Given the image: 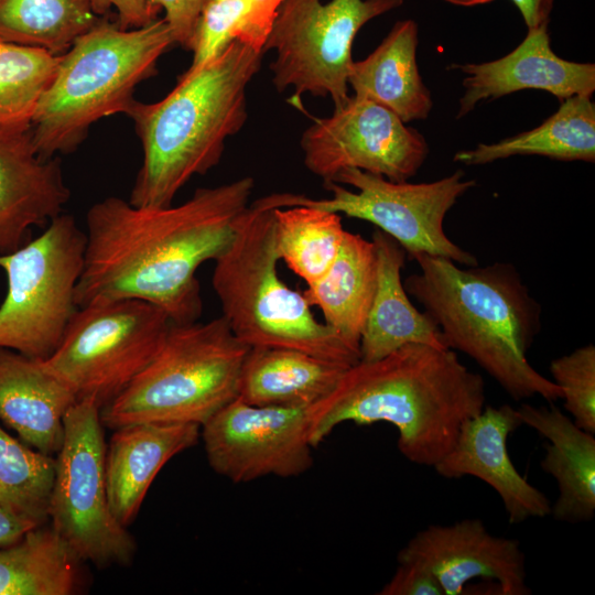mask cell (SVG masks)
Listing matches in <instances>:
<instances>
[{"instance_id": "cell-32", "label": "cell", "mask_w": 595, "mask_h": 595, "mask_svg": "<svg viewBox=\"0 0 595 595\" xmlns=\"http://www.w3.org/2000/svg\"><path fill=\"white\" fill-rule=\"evenodd\" d=\"M552 380L562 390L564 408L583 430L595 433V347H578L550 364Z\"/></svg>"}, {"instance_id": "cell-19", "label": "cell", "mask_w": 595, "mask_h": 595, "mask_svg": "<svg viewBox=\"0 0 595 595\" xmlns=\"http://www.w3.org/2000/svg\"><path fill=\"white\" fill-rule=\"evenodd\" d=\"M201 426L193 423H131L115 429L106 450V482L110 510L125 527L140 506L161 468L194 446Z\"/></svg>"}, {"instance_id": "cell-17", "label": "cell", "mask_w": 595, "mask_h": 595, "mask_svg": "<svg viewBox=\"0 0 595 595\" xmlns=\"http://www.w3.org/2000/svg\"><path fill=\"white\" fill-rule=\"evenodd\" d=\"M451 68L465 74L457 119L480 101L523 89L544 90L560 101L575 95L592 97L595 90V65L558 56L551 47L548 28L528 30L523 41L498 60Z\"/></svg>"}, {"instance_id": "cell-29", "label": "cell", "mask_w": 595, "mask_h": 595, "mask_svg": "<svg viewBox=\"0 0 595 595\" xmlns=\"http://www.w3.org/2000/svg\"><path fill=\"white\" fill-rule=\"evenodd\" d=\"M100 19L93 0H0V39L58 56Z\"/></svg>"}, {"instance_id": "cell-20", "label": "cell", "mask_w": 595, "mask_h": 595, "mask_svg": "<svg viewBox=\"0 0 595 595\" xmlns=\"http://www.w3.org/2000/svg\"><path fill=\"white\" fill-rule=\"evenodd\" d=\"M77 401L42 360L0 347V420L33 448L55 455L64 436V416Z\"/></svg>"}, {"instance_id": "cell-37", "label": "cell", "mask_w": 595, "mask_h": 595, "mask_svg": "<svg viewBox=\"0 0 595 595\" xmlns=\"http://www.w3.org/2000/svg\"><path fill=\"white\" fill-rule=\"evenodd\" d=\"M98 15L113 8L117 12V23L122 29L143 26L158 19L160 10L151 7L145 0H93Z\"/></svg>"}, {"instance_id": "cell-16", "label": "cell", "mask_w": 595, "mask_h": 595, "mask_svg": "<svg viewBox=\"0 0 595 595\" xmlns=\"http://www.w3.org/2000/svg\"><path fill=\"white\" fill-rule=\"evenodd\" d=\"M521 425L516 408L485 405L463 423L452 450L434 466L444 478L474 476L488 484L500 497L510 523L544 518L552 505L517 470L508 454L507 440Z\"/></svg>"}, {"instance_id": "cell-22", "label": "cell", "mask_w": 595, "mask_h": 595, "mask_svg": "<svg viewBox=\"0 0 595 595\" xmlns=\"http://www.w3.org/2000/svg\"><path fill=\"white\" fill-rule=\"evenodd\" d=\"M371 240L377 255V285L359 342V360H377L408 344L447 348L435 322L408 296L401 279L407 257L403 248L379 229Z\"/></svg>"}, {"instance_id": "cell-26", "label": "cell", "mask_w": 595, "mask_h": 595, "mask_svg": "<svg viewBox=\"0 0 595 595\" xmlns=\"http://www.w3.org/2000/svg\"><path fill=\"white\" fill-rule=\"evenodd\" d=\"M516 155H541L560 161H595V104L591 96L575 95L532 130L497 143H479L458 151L454 161L482 165Z\"/></svg>"}, {"instance_id": "cell-35", "label": "cell", "mask_w": 595, "mask_h": 595, "mask_svg": "<svg viewBox=\"0 0 595 595\" xmlns=\"http://www.w3.org/2000/svg\"><path fill=\"white\" fill-rule=\"evenodd\" d=\"M284 0H249L248 10L242 18L235 40L263 53V47Z\"/></svg>"}, {"instance_id": "cell-4", "label": "cell", "mask_w": 595, "mask_h": 595, "mask_svg": "<svg viewBox=\"0 0 595 595\" xmlns=\"http://www.w3.org/2000/svg\"><path fill=\"white\" fill-rule=\"evenodd\" d=\"M262 55L234 40L206 64L187 68L163 99L132 101L126 115L143 152L128 199L132 205L170 206L194 175L219 163L227 138L247 121V87Z\"/></svg>"}, {"instance_id": "cell-5", "label": "cell", "mask_w": 595, "mask_h": 595, "mask_svg": "<svg viewBox=\"0 0 595 595\" xmlns=\"http://www.w3.org/2000/svg\"><path fill=\"white\" fill-rule=\"evenodd\" d=\"M173 44L164 19L122 29L101 18L60 55L32 120L37 153L44 159L72 153L95 122L126 115L136 87L158 74L160 57Z\"/></svg>"}, {"instance_id": "cell-33", "label": "cell", "mask_w": 595, "mask_h": 595, "mask_svg": "<svg viewBox=\"0 0 595 595\" xmlns=\"http://www.w3.org/2000/svg\"><path fill=\"white\" fill-rule=\"evenodd\" d=\"M249 7V0H207L198 19L193 39L195 69L220 54L234 40Z\"/></svg>"}, {"instance_id": "cell-23", "label": "cell", "mask_w": 595, "mask_h": 595, "mask_svg": "<svg viewBox=\"0 0 595 595\" xmlns=\"http://www.w3.org/2000/svg\"><path fill=\"white\" fill-rule=\"evenodd\" d=\"M418 35L414 20L396 22L366 58L353 62L348 74L354 96L383 106L404 123L426 119L433 107L418 68Z\"/></svg>"}, {"instance_id": "cell-8", "label": "cell", "mask_w": 595, "mask_h": 595, "mask_svg": "<svg viewBox=\"0 0 595 595\" xmlns=\"http://www.w3.org/2000/svg\"><path fill=\"white\" fill-rule=\"evenodd\" d=\"M86 234L60 214L36 238L0 256L8 290L0 305V347L45 360L58 347L78 309Z\"/></svg>"}, {"instance_id": "cell-31", "label": "cell", "mask_w": 595, "mask_h": 595, "mask_svg": "<svg viewBox=\"0 0 595 595\" xmlns=\"http://www.w3.org/2000/svg\"><path fill=\"white\" fill-rule=\"evenodd\" d=\"M54 475V456L29 447L0 426V502L44 524Z\"/></svg>"}, {"instance_id": "cell-11", "label": "cell", "mask_w": 595, "mask_h": 595, "mask_svg": "<svg viewBox=\"0 0 595 595\" xmlns=\"http://www.w3.org/2000/svg\"><path fill=\"white\" fill-rule=\"evenodd\" d=\"M100 408L77 400L64 416L48 504L52 528L82 560L98 567L131 562L136 543L112 515L107 494Z\"/></svg>"}, {"instance_id": "cell-39", "label": "cell", "mask_w": 595, "mask_h": 595, "mask_svg": "<svg viewBox=\"0 0 595 595\" xmlns=\"http://www.w3.org/2000/svg\"><path fill=\"white\" fill-rule=\"evenodd\" d=\"M519 10L528 30L548 28L555 0H510Z\"/></svg>"}, {"instance_id": "cell-30", "label": "cell", "mask_w": 595, "mask_h": 595, "mask_svg": "<svg viewBox=\"0 0 595 595\" xmlns=\"http://www.w3.org/2000/svg\"><path fill=\"white\" fill-rule=\"evenodd\" d=\"M60 55L0 39V137L31 131L43 93Z\"/></svg>"}, {"instance_id": "cell-28", "label": "cell", "mask_w": 595, "mask_h": 595, "mask_svg": "<svg viewBox=\"0 0 595 595\" xmlns=\"http://www.w3.org/2000/svg\"><path fill=\"white\" fill-rule=\"evenodd\" d=\"M273 231L279 260L307 285L328 271L346 232L342 215L306 205L273 208Z\"/></svg>"}, {"instance_id": "cell-15", "label": "cell", "mask_w": 595, "mask_h": 595, "mask_svg": "<svg viewBox=\"0 0 595 595\" xmlns=\"http://www.w3.org/2000/svg\"><path fill=\"white\" fill-rule=\"evenodd\" d=\"M397 561L425 569L444 595L463 594L465 584L477 577L496 581L502 595L531 594L519 540L491 534L478 518L418 531L399 551Z\"/></svg>"}, {"instance_id": "cell-6", "label": "cell", "mask_w": 595, "mask_h": 595, "mask_svg": "<svg viewBox=\"0 0 595 595\" xmlns=\"http://www.w3.org/2000/svg\"><path fill=\"white\" fill-rule=\"evenodd\" d=\"M214 261L212 284L221 316L244 344L296 349L346 366L359 361V349L318 321L303 292L279 277L273 208L262 197L240 215Z\"/></svg>"}, {"instance_id": "cell-18", "label": "cell", "mask_w": 595, "mask_h": 595, "mask_svg": "<svg viewBox=\"0 0 595 595\" xmlns=\"http://www.w3.org/2000/svg\"><path fill=\"white\" fill-rule=\"evenodd\" d=\"M69 196L60 158H42L31 131L0 137V256L62 214Z\"/></svg>"}, {"instance_id": "cell-7", "label": "cell", "mask_w": 595, "mask_h": 595, "mask_svg": "<svg viewBox=\"0 0 595 595\" xmlns=\"http://www.w3.org/2000/svg\"><path fill=\"white\" fill-rule=\"evenodd\" d=\"M249 348L223 316L208 322H171L151 361L100 409L102 425L112 430L140 422L202 426L237 398Z\"/></svg>"}, {"instance_id": "cell-34", "label": "cell", "mask_w": 595, "mask_h": 595, "mask_svg": "<svg viewBox=\"0 0 595 595\" xmlns=\"http://www.w3.org/2000/svg\"><path fill=\"white\" fill-rule=\"evenodd\" d=\"M151 7L164 10L163 18L174 44L192 51L193 39L201 12L207 0H145Z\"/></svg>"}, {"instance_id": "cell-10", "label": "cell", "mask_w": 595, "mask_h": 595, "mask_svg": "<svg viewBox=\"0 0 595 595\" xmlns=\"http://www.w3.org/2000/svg\"><path fill=\"white\" fill-rule=\"evenodd\" d=\"M170 324L161 309L141 300L91 303L76 310L58 347L42 361L77 400L101 409L151 361Z\"/></svg>"}, {"instance_id": "cell-12", "label": "cell", "mask_w": 595, "mask_h": 595, "mask_svg": "<svg viewBox=\"0 0 595 595\" xmlns=\"http://www.w3.org/2000/svg\"><path fill=\"white\" fill-rule=\"evenodd\" d=\"M403 0H284L273 22L263 53L273 50L272 83L279 93L293 88L298 105L303 94L329 96L334 109L348 96L353 43L370 20Z\"/></svg>"}, {"instance_id": "cell-24", "label": "cell", "mask_w": 595, "mask_h": 595, "mask_svg": "<svg viewBox=\"0 0 595 595\" xmlns=\"http://www.w3.org/2000/svg\"><path fill=\"white\" fill-rule=\"evenodd\" d=\"M348 367L296 349L250 347L237 397L253 405L307 408L326 397Z\"/></svg>"}, {"instance_id": "cell-38", "label": "cell", "mask_w": 595, "mask_h": 595, "mask_svg": "<svg viewBox=\"0 0 595 595\" xmlns=\"http://www.w3.org/2000/svg\"><path fill=\"white\" fill-rule=\"evenodd\" d=\"M39 526L42 524L0 502V548L18 542Z\"/></svg>"}, {"instance_id": "cell-27", "label": "cell", "mask_w": 595, "mask_h": 595, "mask_svg": "<svg viewBox=\"0 0 595 595\" xmlns=\"http://www.w3.org/2000/svg\"><path fill=\"white\" fill-rule=\"evenodd\" d=\"M83 561L50 524L0 548V595H71L82 586Z\"/></svg>"}, {"instance_id": "cell-3", "label": "cell", "mask_w": 595, "mask_h": 595, "mask_svg": "<svg viewBox=\"0 0 595 595\" xmlns=\"http://www.w3.org/2000/svg\"><path fill=\"white\" fill-rule=\"evenodd\" d=\"M420 271L403 285L435 322L447 348L472 358L515 400L562 399L527 354L541 328V306L513 264L466 266L442 257L414 258Z\"/></svg>"}, {"instance_id": "cell-25", "label": "cell", "mask_w": 595, "mask_h": 595, "mask_svg": "<svg viewBox=\"0 0 595 595\" xmlns=\"http://www.w3.org/2000/svg\"><path fill=\"white\" fill-rule=\"evenodd\" d=\"M377 285V255L372 240L346 230L328 271L303 291L324 323L350 346L359 349L361 333Z\"/></svg>"}, {"instance_id": "cell-36", "label": "cell", "mask_w": 595, "mask_h": 595, "mask_svg": "<svg viewBox=\"0 0 595 595\" xmlns=\"http://www.w3.org/2000/svg\"><path fill=\"white\" fill-rule=\"evenodd\" d=\"M379 595H444L436 578L425 569L411 563H398L392 577Z\"/></svg>"}, {"instance_id": "cell-21", "label": "cell", "mask_w": 595, "mask_h": 595, "mask_svg": "<svg viewBox=\"0 0 595 595\" xmlns=\"http://www.w3.org/2000/svg\"><path fill=\"white\" fill-rule=\"evenodd\" d=\"M522 424L549 441L540 465L558 484L559 497L551 505L558 521L580 523L595 515V437L555 405L517 408Z\"/></svg>"}, {"instance_id": "cell-2", "label": "cell", "mask_w": 595, "mask_h": 595, "mask_svg": "<svg viewBox=\"0 0 595 595\" xmlns=\"http://www.w3.org/2000/svg\"><path fill=\"white\" fill-rule=\"evenodd\" d=\"M485 403L483 377L454 350L408 344L348 367L326 397L307 407V436L316 447L342 423L386 422L397 429L408 461L434 467Z\"/></svg>"}, {"instance_id": "cell-9", "label": "cell", "mask_w": 595, "mask_h": 595, "mask_svg": "<svg viewBox=\"0 0 595 595\" xmlns=\"http://www.w3.org/2000/svg\"><path fill=\"white\" fill-rule=\"evenodd\" d=\"M463 170H456L433 182L408 183L345 169L333 182L324 183L332 193L328 198L273 193L264 199L273 208L306 205L371 223L393 238L411 259L428 255L462 266H476V257L453 242L444 231L446 214L476 185L475 180H465Z\"/></svg>"}, {"instance_id": "cell-14", "label": "cell", "mask_w": 595, "mask_h": 595, "mask_svg": "<svg viewBox=\"0 0 595 595\" xmlns=\"http://www.w3.org/2000/svg\"><path fill=\"white\" fill-rule=\"evenodd\" d=\"M209 466L232 483L296 477L313 465L307 408L253 405L235 398L201 426Z\"/></svg>"}, {"instance_id": "cell-40", "label": "cell", "mask_w": 595, "mask_h": 595, "mask_svg": "<svg viewBox=\"0 0 595 595\" xmlns=\"http://www.w3.org/2000/svg\"><path fill=\"white\" fill-rule=\"evenodd\" d=\"M443 1L455 4V6H461V7H474V6H479V4H486L494 0H443Z\"/></svg>"}, {"instance_id": "cell-1", "label": "cell", "mask_w": 595, "mask_h": 595, "mask_svg": "<svg viewBox=\"0 0 595 595\" xmlns=\"http://www.w3.org/2000/svg\"><path fill=\"white\" fill-rule=\"evenodd\" d=\"M253 187L245 176L197 188L176 206H136L117 196L95 203L86 215L77 306L136 299L161 309L172 323L198 321L196 271L227 247Z\"/></svg>"}, {"instance_id": "cell-13", "label": "cell", "mask_w": 595, "mask_h": 595, "mask_svg": "<svg viewBox=\"0 0 595 595\" xmlns=\"http://www.w3.org/2000/svg\"><path fill=\"white\" fill-rule=\"evenodd\" d=\"M300 144L305 167L324 183L333 182L345 169L405 182L429 154L419 131L383 106L356 96L332 116L313 118Z\"/></svg>"}]
</instances>
